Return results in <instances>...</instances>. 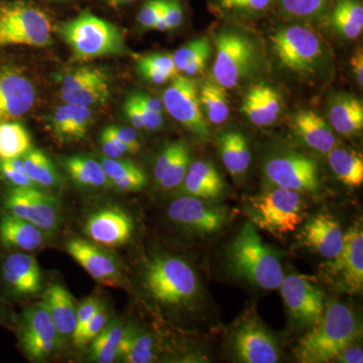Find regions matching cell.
<instances>
[{
  "label": "cell",
  "mask_w": 363,
  "mask_h": 363,
  "mask_svg": "<svg viewBox=\"0 0 363 363\" xmlns=\"http://www.w3.org/2000/svg\"><path fill=\"white\" fill-rule=\"evenodd\" d=\"M311 331L298 340L294 353L300 362L325 363L336 357L362 335L359 320L350 306L329 303Z\"/></svg>",
  "instance_id": "6da1fadb"
},
{
  "label": "cell",
  "mask_w": 363,
  "mask_h": 363,
  "mask_svg": "<svg viewBox=\"0 0 363 363\" xmlns=\"http://www.w3.org/2000/svg\"><path fill=\"white\" fill-rule=\"evenodd\" d=\"M143 286L157 304L171 309L190 307L201 292L193 267L187 260L168 255H156L147 262Z\"/></svg>",
  "instance_id": "7a4b0ae2"
},
{
  "label": "cell",
  "mask_w": 363,
  "mask_h": 363,
  "mask_svg": "<svg viewBox=\"0 0 363 363\" xmlns=\"http://www.w3.org/2000/svg\"><path fill=\"white\" fill-rule=\"evenodd\" d=\"M226 257L236 276L264 290L279 289L285 278L278 255L262 241L252 222L231 241Z\"/></svg>",
  "instance_id": "3957f363"
},
{
  "label": "cell",
  "mask_w": 363,
  "mask_h": 363,
  "mask_svg": "<svg viewBox=\"0 0 363 363\" xmlns=\"http://www.w3.org/2000/svg\"><path fill=\"white\" fill-rule=\"evenodd\" d=\"M58 33L78 61L114 56L125 52L123 33L113 23L84 11L62 23Z\"/></svg>",
  "instance_id": "277c9868"
},
{
  "label": "cell",
  "mask_w": 363,
  "mask_h": 363,
  "mask_svg": "<svg viewBox=\"0 0 363 363\" xmlns=\"http://www.w3.org/2000/svg\"><path fill=\"white\" fill-rule=\"evenodd\" d=\"M245 211L255 227L281 238L302 224L306 205L300 193L276 187L250 197Z\"/></svg>",
  "instance_id": "5b68a950"
},
{
  "label": "cell",
  "mask_w": 363,
  "mask_h": 363,
  "mask_svg": "<svg viewBox=\"0 0 363 363\" xmlns=\"http://www.w3.org/2000/svg\"><path fill=\"white\" fill-rule=\"evenodd\" d=\"M52 32L49 16L39 7L26 1L0 6V47H48L52 45Z\"/></svg>",
  "instance_id": "8992f818"
},
{
  "label": "cell",
  "mask_w": 363,
  "mask_h": 363,
  "mask_svg": "<svg viewBox=\"0 0 363 363\" xmlns=\"http://www.w3.org/2000/svg\"><path fill=\"white\" fill-rule=\"evenodd\" d=\"M257 61L255 45L245 35L228 30L217 37L213 76L222 87H236L252 73Z\"/></svg>",
  "instance_id": "52a82bcc"
},
{
  "label": "cell",
  "mask_w": 363,
  "mask_h": 363,
  "mask_svg": "<svg viewBox=\"0 0 363 363\" xmlns=\"http://www.w3.org/2000/svg\"><path fill=\"white\" fill-rule=\"evenodd\" d=\"M1 205L4 212L30 222L48 235L57 233L61 225L59 200L39 187H11Z\"/></svg>",
  "instance_id": "ba28073f"
},
{
  "label": "cell",
  "mask_w": 363,
  "mask_h": 363,
  "mask_svg": "<svg viewBox=\"0 0 363 363\" xmlns=\"http://www.w3.org/2000/svg\"><path fill=\"white\" fill-rule=\"evenodd\" d=\"M271 40L279 63L298 73L313 71L323 54L319 38L306 26H284L272 33Z\"/></svg>",
  "instance_id": "9c48e42d"
},
{
  "label": "cell",
  "mask_w": 363,
  "mask_h": 363,
  "mask_svg": "<svg viewBox=\"0 0 363 363\" xmlns=\"http://www.w3.org/2000/svg\"><path fill=\"white\" fill-rule=\"evenodd\" d=\"M320 272L335 288L348 294L362 292L363 286V231L355 223L344 233V245L334 259L320 267Z\"/></svg>",
  "instance_id": "30bf717a"
},
{
  "label": "cell",
  "mask_w": 363,
  "mask_h": 363,
  "mask_svg": "<svg viewBox=\"0 0 363 363\" xmlns=\"http://www.w3.org/2000/svg\"><path fill=\"white\" fill-rule=\"evenodd\" d=\"M264 175L274 187L298 193H316L320 189L317 162L297 152H286L267 160Z\"/></svg>",
  "instance_id": "8fae6325"
},
{
  "label": "cell",
  "mask_w": 363,
  "mask_h": 363,
  "mask_svg": "<svg viewBox=\"0 0 363 363\" xmlns=\"http://www.w3.org/2000/svg\"><path fill=\"white\" fill-rule=\"evenodd\" d=\"M162 104L169 116L200 138H209V126L203 114L197 83L185 76L176 75L164 90Z\"/></svg>",
  "instance_id": "7c38bea8"
},
{
  "label": "cell",
  "mask_w": 363,
  "mask_h": 363,
  "mask_svg": "<svg viewBox=\"0 0 363 363\" xmlns=\"http://www.w3.org/2000/svg\"><path fill=\"white\" fill-rule=\"evenodd\" d=\"M168 216L177 225L200 235L218 233L228 221V213L223 208L189 195L169 203Z\"/></svg>",
  "instance_id": "4fadbf2b"
},
{
  "label": "cell",
  "mask_w": 363,
  "mask_h": 363,
  "mask_svg": "<svg viewBox=\"0 0 363 363\" xmlns=\"http://www.w3.org/2000/svg\"><path fill=\"white\" fill-rule=\"evenodd\" d=\"M20 341L28 357L35 360H45L58 350L61 337L43 301L23 313Z\"/></svg>",
  "instance_id": "5bb4252c"
},
{
  "label": "cell",
  "mask_w": 363,
  "mask_h": 363,
  "mask_svg": "<svg viewBox=\"0 0 363 363\" xmlns=\"http://www.w3.org/2000/svg\"><path fill=\"white\" fill-rule=\"evenodd\" d=\"M279 289L296 324L312 327L319 321L324 312V293L311 279L302 274H289Z\"/></svg>",
  "instance_id": "9a60e30c"
},
{
  "label": "cell",
  "mask_w": 363,
  "mask_h": 363,
  "mask_svg": "<svg viewBox=\"0 0 363 363\" xmlns=\"http://www.w3.org/2000/svg\"><path fill=\"white\" fill-rule=\"evenodd\" d=\"M135 222L128 211L118 206H106L92 212L84 223L85 235L104 248L123 247L130 242Z\"/></svg>",
  "instance_id": "2e32d148"
},
{
  "label": "cell",
  "mask_w": 363,
  "mask_h": 363,
  "mask_svg": "<svg viewBox=\"0 0 363 363\" xmlns=\"http://www.w3.org/2000/svg\"><path fill=\"white\" fill-rule=\"evenodd\" d=\"M231 346L240 362L274 363L281 357L278 341L255 318L245 320L235 329Z\"/></svg>",
  "instance_id": "e0dca14e"
},
{
  "label": "cell",
  "mask_w": 363,
  "mask_h": 363,
  "mask_svg": "<svg viewBox=\"0 0 363 363\" xmlns=\"http://www.w3.org/2000/svg\"><path fill=\"white\" fill-rule=\"evenodd\" d=\"M111 96V84L104 71L80 67L64 76L61 97L64 104L91 107L104 104Z\"/></svg>",
  "instance_id": "ac0fdd59"
},
{
  "label": "cell",
  "mask_w": 363,
  "mask_h": 363,
  "mask_svg": "<svg viewBox=\"0 0 363 363\" xmlns=\"http://www.w3.org/2000/svg\"><path fill=\"white\" fill-rule=\"evenodd\" d=\"M37 91L26 74L14 67H0V123L16 121L33 108Z\"/></svg>",
  "instance_id": "d6986e66"
},
{
  "label": "cell",
  "mask_w": 363,
  "mask_h": 363,
  "mask_svg": "<svg viewBox=\"0 0 363 363\" xmlns=\"http://www.w3.org/2000/svg\"><path fill=\"white\" fill-rule=\"evenodd\" d=\"M66 250L100 285L117 288L123 285L121 267L104 247L91 241L74 238L67 241Z\"/></svg>",
  "instance_id": "ffe728a7"
},
{
  "label": "cell",
  "mask_w": 363,
  "mask_h": 363,
  "mask_svg": "<svg viewBox=\"0 0 363 363\" xmlns=\"http://www.w3.org/2000/svg\"><path fill=\"white\" fill-rule=\"evenodd\" d=\"M0 279L7 292L32 297L42 290V272L37 259L23 252L9 253L0 264Z\"/></svg>",
  "instance_id": "44dd1931"
},
{
  "label": "cell",
  "mask_w": 363,
  "mask_h": 363,
  "mask_svg": "<svg viewBox=\"0 0 363 363\" xmlns=\"http://www.w3.org/2000/svg\"><path fill=\"white\" fill-rule=\"evenodd\" d=\"M302 245L327 259H334L342 250L344 233L340 224L328 214L311 217L298 235Z\"/></svg>",
  "instance_id": "7402d4cb"
},
{
  "label": "cell",
  "mask_w": 363,
  "mask_h": 363,
  "mask_svg": "<svg viewBox=\"0 0 363 363\" xmlns=\"http://www.w3.org/2000/svg\"><path fill=\"white\" fill-rule=\"evenodd\" d=\"M48 234L39 227L13 214L0 215V242L4 247L33 252L44 247Z\"/></svg>",
  "instance_id": "603a6c76"
},
{
  "label": "cell",
  "mask_w": 363,
  "mask_h": 363,
  "mask_svg": "<svg viewBox=\"0 0 363 363\" xmlns=\"http://www.w3.org/2000/svg\"><path fill=\"white\" fill-rule=\"evenodd\" d=\"M43 302L61 340L73 337L77 321V306L71 293L61 284L52 283L45 289Z\"/></svg>",
  "instance_id": "cb8c5ba5"
},
{
  "label": "cell",
  "mask_w": 363,
  "mask_h": 363,
  "mask_svg": "<svg viewBox=\"0 0 363 363\" xmlns=\"http://www.w3.org/2000/svg\"><path fill=\"white\" fill-rule=\"evenodd\" d=\"M184 195L214 201L224 192L220 174L213 164L205 161L191 162L183 181Z\"/></svg>",
  "instance_id": "d4e9b609"
},
{
  "label": "cell",
  "mask_w": 363,
  "mask_h": 363,
  "mask_svg": "<svg viewBox=\"0 0 363 363\" xmlns=\"http://www.w3.org/2000/svg\"><path fill=\"white\" fill-rule=\"evenodd\" d=\"M293 123L295 133L310 149L328 154L335 147L336 138L333 130L316 112H298Z\"/></svg>",
  "instance_id": "484cf974"
},
{
  "label": "cell",
  "mask_w": 363,
  "mask_h": 363,
  "mask_svg": "<svg viewBox=\"0 0 363 363\" xmlns=\"http://www.w3.org/2000/svg\"><path fill=\"white\" fill-rule=\"evenodd\" d=\"M92 116L90 107L60 105L52 116V131L61 140H82L89 128Z\"/></svg>",
  "instance_id": "4316f807"
},
{
  "label": "cell",
  "mask_w": 363,
  "mask_h": 363,
  "mask_svg": "<svg viewBox=\"0 0 363 363\" xmlns=\"http://www.w3.org/2000/svg\"><path fill=\"white\" fill-rule=\"evenodd\" d=\"M332 130L339 135L352 136L362 133L363 105L362 100L350 95H341L332 102L329 111Z\"/></svg>",
  "instance_id": "83f0119b"
},
{
  "label": "cell",
  "mask_w": 363,
  "mask_h": 363,
  "mask_svg": "<svg viewBox=\"0 0 363 363\" xmlns=\"http://www.w3.org/2000/svg\"><path fill=\"white\" fill-rule=\"evenodd\" d=\"M219 152L227 171L233 177L243 175L252 161L247 138L238 130H226L217 138Z\"/></svg>",
  "instance_id": "f1b7e54d"
},
{
  "label": "cell",
  "mask_w": 363,
  "mask_h": 363,
  "mask_svg": "<svg viewBox=\"0 0 363 363\" xmlns=\"http://www.w3.org/2000/svg\"><path fill=\"white\" fill-rule=\"evenodd\" d=\"M63 167L74 183L82 188L101 189L111 184L101 162L83 155H74L63 160Z\"/></svg>",
  "instance_id": "f546056e"
},
{
  "label": "cell",
  "mask_w": 363,
  "mask_h": 363,
  "mask_svg": "<svg viewBox=\"0 0 363 363\" xmlns=\"http://www.w3.org/2000/svg\"><path fill=\"white\" fill-rule=\"evenodd\" d=\"M334 30L348 40L357 39L363 30V6L360 0H337L332 11Z\"/></svg>",
  "instance_id": "4dcf8cb0"
},
{
  "label": "cell",
  "mask_w": 363,
  "mask_h": 363,
  "mask_svg": "<svg viewBox=\"0 0 363 363\" xmlns=\"http://www.w3.org/2000/svg\"><path fill=\"white\" fill-rule=\"evenodd\" d=\"M118 357L128 363H150L156 359L154 338L147 333L138 331L135 327H126Z\"/></svg>",
  "instance_id": "1f68e13d"
},
{
  "label": "cell",
  "mask_w": 363,
  "mask_h": 363,
  "mask_svg": "<svg viewBox=\"0 0 363 363\" xmlns=\"http://www.w3.org/2000/svg\"><path fill=\"white\" fill-rule=\"evenodd\" d=\"M328 161L334 175L344 185L359 187L363 183V159L353 150L333 149L328 152Z\"/></svg>",
  "instance_id": "d6a6232c"
},
{
  "label": "cell",
  "mask_w": 363,
  "mask_h": 363,
  "mask_svg": "<svg viewBox=\"0 0 363 363\" xmlns=\"http://www.w3.org/2000/svg\"><path fill=\"white\" fill-rule=\"evenodd\" d=\"M211 51V45L207 38L191 40L173 55L177 71L188 76L201 74L206 67Z\"/></svg>",
  "instance_id": "836d02e7"
},
{
  "label": "cell",
  "mask_w": 363,
  "mask_h": 363,
  "mask_svg": "<svg viewBox=\"0 0 363 363\" xmlns=\"http://www.w3.org/2000/svg\"><path fill=\"white\" fill-rule=\"evenodd\" d=\"M26 175L40 188L59 186L60 177L50 157L39 149H30L21 157Z\"/></svg>",
  "instance_id": "e575fe53"
},
{
  "label": "cell",
  "mask_w": 363,
  "mask_h": 363,
  "mask_svg": "<svg viewBox=\"0 0 363 363\" xmlns=\"http://www.w3.org/2000/svg\"><path fill=\"white\" fill-rule=\"evenodd\" d=\"M32 149V138L23 124L16 121L0 123V160L23 157Z\"/></svg>",
  "instance_id": "d590c367"
},
{
  "label": "cell",
  "mask_w": 363,
  "mask_h": 363,
  "mask_svg": "<svg viewBox=\"0 0 363 363\" xmlns=\"http://www.w3.org/2000/svg\"><path fill=\"white\" fill-rule=\"evenodd\" d=\"M125 329V325L121 321H113L108 326L106 325L101 333L91 342L92 359L99 363L116 362Z\"/></svg>",
  "instance_id": "8d00e7d4"
},
{
  "label": "cell",
  "mask_w": 363,
  "mask_h": 363,
  "mask_svg": "<svg viewBox=\"0 0 363 363\" xmlns=\"http://www.w3.org/2000/svg\"><path fill=\"white\" fill-rule=\"evenodd\" d=\"M199 98L210 123L217 125L225 123L229 116V104L222 86L212 81H206L199 91Z\"/></svg>",
  "instance_id": "74e56055"
},
{
  "label": "cell",
  "mask_w": 363,
  "mask_h": 363,
  "mask_svg": "<svg viewBox=\"0 0 363 363\" xmlns=\"http://www.w3.org/2000/svg\"><path fill=\"white\" fill-rule=\"evenodd\" d=\"M190 164V147H188L187 143L183 142L178 154L169 164L168 169H166L161 180L157 182V184L164 190H172V189L178 187L183 183Z\"/></svg>",
  "instance_id": "f35d334b"
},
{
  "label": "cell",
  "mask_w": 363,
  "mask_h": 363,
  "mask_svg": "<svg viewBox=\"0 0 363 363\" xmlns=\"http://www.w3.org/2000/svg\"><path fill=\"white\" fill-rule=\"evenodd\" d=\"M0 178L13 188L38 187L26 175L21 157L0 160Z\"/></svg>",
  "instance_id": "ab89813d"
},
{
  "label": "cell",
  "mask_w": 363,
  "mask_h": 363,
  "mask_svg": "<svg viewBox=\"0 0 363 363\" xmlns=\"http://www.w3.org/2000/svg\"><path fill=\"white\" fill-rule=\"evenodd\" d=\"M108 312L104 305H100L95 314L83 327L82 330L72 337L73 342L78 347L88 345L101 333L108 322Z\"/></svg>",
  "instance_id": "60d3db41"
},
{
  "label": "cell",
  "mask_w": 363,
  "mask_h": 363,
  "mask_svg": "<svg viewBox=\"0 0 363 363\" xmlns=\"http://www.w3.org/2000/svg\"><path fill=\"white\" fill-rule=\"evenodd\" d=\"M329 0H281L284 13L295 18H312L324 11Z\"/></svg>",
  "instance_id": "b9f144b4"
},
{
  "label": "cell",
  "mask_w": 363,
  "mask_h": 363,
  "mask_svg": "<svg viewBox=\"0 0 363 363\" xmlns=\"http://www.w3.org/2000/svg\"><path fill=\"white\" fill-rule=\"evenodd\" d=\"M100 162H101L105 175L111 183L124 178L140 169V167L136 166L135 162L128 161V160L111 159V157H105Z\"/></svg>",
  "instance_id": "7bdbcfd3"
},
{
  "label": "cell",
  "mask_w": 363,
  "mask_h": 363,
  "mask_svg": "<svg viewBox=\"0 0 363 363\" xmlns=\"http://www.w3.org/2000/svg\"><path fill=\"white\" fill-rule=\"evenodd\" d=\"M271 2L272 0H218L223 11L252 14L267 11Z\"/></svg>",
  "instance_id": "ee69618b"
},
{
  "label": "cell",
  "mask_w": 363,
  "mask_h": 363,
  "mask_svg": "<svg viewBox=\"0 0 363 363\" xmlns=\"http://www.w3.org/2000/svg\"><path fill=\"white\" fill-rule=\"evenodd\" d=\"M138 63L166 72L173 77L179 74L177 71L175 62H174L173 55L162 54V52L147 55V56L140 57Z\"/></svg>",
  "instance_id": "f6af8a7d"
},
{
  "label": "cell",
  "mask_w": 363,
  "mask_h": 363,
  "mask_svg": "<svg viewBox=\"0 0 363 363\" xmlns=\"http://www.w3.org/2000/svg\"><path fill=\"white\" fill-rule=\"evenodd\" d=\"M112 136L119 140L123 145L128 147L130 154L135 155L140 152V143L138 140L136 131L131 128H123V126L111 125L105 128Z\"/></svg>",
  "instance_id": "bcb514c9"
},
{
  "label": "cell",
  "mask_w": 363,
  "mask_h": 363,
  "mask_svg": "<svg viewBox=\"0 0 363 363\" xmlns=\"http://www.w3.org/2000/svg\"><path fill=\"white\" fill-rule=\"evenodd\" d=\"M164 0H147L138 14V21L143 28H152L164 9Z\"/></svg>",
  "instance_id": "7dc6e473"
},
{
  "label": "cell",
  "mask_w": 363,
  "mask_h": 363,
  "mask_svg": "<svg viewBox=\"0 0 363 363\" xmlns=\"http://www.w3.org/2000/svg\"><path fill=\"white\" fill-rule=\"evenodd\" d=\"M147 182V179L145 172L140 168L130 175L111 182V184L119 192H135V191H140L145 188Z\"/></svg>",
  "instance_id": "c3c4849f"
},
{
  "label": "cell",
  "mask_w": 363,
  "mask_h": 363,
  "mask_svg": "<svg viewBox=\"0 0 363 363\" xmlns=\"http://www.w3.org/2000/svg\"><path fill=\"white\" fill-rule=\"evenodd\" d=\"M100 305L101 303H100L99 298L95 296H90L81 303L80 306L77 307V321H76V328L73 336L82 330L83 327L95 314Z\"/></svg>",
  "instance_id": "681fc988"
},
{
  "label": "cell",
  "mask_w": 363,
  "mask_h": 363,
  "mask_svg": "<svg viewBox=\"0 0 363 363\" xmlns=\"http://www.w3.org/2000/svg\"><path fill=\"white\" fill-rule=\"evenodd\" d=\"M100 143H101L102 152L106 157L123 159L124 155L130 154L128 147L117 140L105 128L100 136Z\"/></svg>",
  "instance_id": "f907efd6"
},
{
  "label": "cell",
  "mask_w": 363,
  "mask_h": 363,
  "mask_svg": "<svg viewBox=\"0 0 363 363\" xmlns=\"http://www.w3.org/2000/svg\"><path fill=\"white\" fill-rule=\"evenodd\" d=\"M182 143L183 142L171 143V145H169L168 147H166L162 150L161 155L157 157L156 164H155L154 167V178L157 183L161 180L164 172L168 169L169 164H171L174 157H175L176 155L178 154Z\"/></svg>",
  "instance_id": "816d5d0a"
},
{
  "label": "cell",
  "mask_w": 363,
  "mask_h": 363,
  "mask_svg": "<svg viewBox=\"0 0 363 363\" xmlns=\"http://www.w3.org/2000/svg\"><path fill=\"white\" fill-rule=\"evenodd\" d=\"M162 14L168 23L169 30L178 28L183 21L184 16L181 0H164Z\"/></svg>",
  "instance_id": "f5cc1de1"
},
{
  "label": "cell",
  "mask_w": 363,
  "mask_h": 363,
  "mask_svg": "<svg viewBox=\"0 0 363 363\" xmlns=\"http://www.w3.org/2000/svg\"><path fill=\"white\" fill-rule=\"evenodd\" d=\"M135 98L136 104H138V111H140V118H142L143 128L147 130H157L162 125V114L159 112L150 111L147 108L145 105L140 104L138 99H136L135 95H133Z\"/></svg>",
  "instance_id": "db71d44e"
},
{
  "label": "cell",
  "mask_w": 363,
  "mask_h": 363,
  "mask_svg": "<svg viewBox=\"0 0 363 363\" xmlns=\"http://www.w3.org/2000/svg\"><path fill=\"white\" fill-rule=\"evenodd\" d=\"M138 68L143 77L147 79L150 82L154 83V84H164V83L168 82L169 80L174 78L173 76L169 75L166 72L157 70V69L143 65V64L138 63Z\"/></svg>",
  "instance_id": "11a10c76"
},
{
  "label": "cell",
  "mask_w": 363,
  "mask_h": 363,
  "mask_svg": "<svg viewBox=\"0 0 363 363\" xmlns=\"http://www.w3.org/2000/svg\"><path fill=\"white\" fill-rule=\"evenodd\" d=\"M124 112H125V116L133 128L140 130H145L142 118H140V111H138V104H136L133 95L126 100L125 104H124Z\"/></svg>",
  "instance_id": "9f6ffc18"
},
{
  "label": "cell",
  "mask_w": 363,
  "mask_h": 363,
  "mask_svg": "<svg viewBox=\"0 0 363 363\" xmlns=\"http://www.w3.org/2000/svg\"><path fill=\"white\" fill-rule=\"evenodd\" d=\"M336 362L344 363H362L363 352L357 346L348 345L336 357Z\"/></svg>",
  "instance_id": "6f0895ef"
},
{
  "label": "cell",
  "mask_w": 363,
  "mask_h": 363,
  "mask_svg": "<svg viewBox=\"0 0 363 363\" xmlns=\"http://www.w3.org/2000/svg\"><path fill=\"white\" fill-rule=\"evenodd\" d=\"M135 95L136 99L140 102V104L145 105L147 108L150 109V111L159 112V113H162L164 112V104H162V100L160 99V98L150 96V95L147 94H133Z\"/></svg>",
  "instance_id": "680465c9"
},
{
  "label": "cell",
  "mask_w": 363,
  "mask_h": 363,
  "mask_svg": "<svg viewBox=\"0 0 363 363\" xmlns=\"http://www.w3.org/2000/svg\"><path fill=\"white\" fill-rule=\"evenodd\" d=\"M351 66H352L353 72H354L355 77L358 85L360 87L363 86V52L362 49L357 50V52L353 54L350 60Z\"/></svg>",
  "instance_id": "91938a15"
},
{
  "label": "cell",
  "mask_w": 363,
  "mask_h": 363,
  "mask_svg": "<svg viewBox=\"0 0 363 363\" xmlns=\"http://www.w3.org/2000/svg\"><path fill=\"white\" fill-rule=\"evenodd\" d=\"M104 1L112 7H119L133 4V2L136 1V0H104Z\"/></svg>",
  "instance_id": "94428289"
},
{
  "label": "cell",
  "mask_w": 363,
  "mask_h": 363,
  "mask_svg": "<svg viewBox=\"0 0 363 363\" xmlns=\"http://www.w3.org/2000/svg\"><path fill=\"white\" fill-rule=\"evenodd\" d=\"M4 314H6V311H4V305H2L1 300H0V322L4 320Z\"/></svg>",
  "instance_id": "6125c7cd"
}]
</instances>
